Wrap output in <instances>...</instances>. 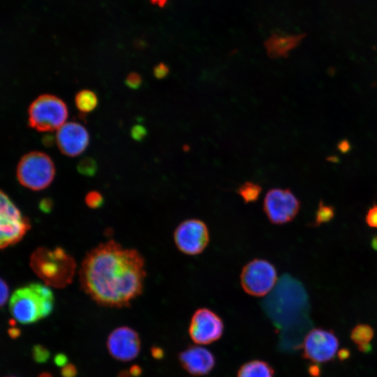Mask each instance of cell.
<instances>
[{
	"label": "cell",
	"mask_w": 377,
	"mask_h": 377,
	"mask_svg": "<svg viewBox=\"0 0 377 377\" xmlns=\"http://www.w3.org/2000/svg\"><path fill=\"white\" fill-rule=\"evenodd\" d=\"M0 303L1 306H3L7 302L9 296V287L3 279H1L0 281Z\"/></svg>",
	"instance_id": "cell-28"
},
{
	"label": "cell",
	"mask_w": 377,
	"mask_h": 377,
	"mask_svg": "<svg viewBox=\"0 0 377 377\" xmlns=\"http://www.w3.org/2000/svg\"><path fill=\"white\" fill-rule=\"evenodd\" d=\"M147 133L146 128L140 124L133 126L131 130V137L136 141L142 140L146 137Z\"/></svg>",
	"instance_id": "cell-26"
},
{
	"label": "cell",
	"mask_w": 377,
	"mask_h": 377,
	"mask_svg": "<svg viewBox=\"0 0 377 377\" xmlns=\"http://www.w3.org/2000/svg\"><path fill=\"white\" fill-rule=\"evenodd\" d=\"M374 337V330L367 324H357L351 330L350 339L362 353H368L371 350L370 344Z\"/></svg>",
	"instance_id": "cell-17"
},
{
	"label": "cell",
	"mask_w": 377,
	"mask_h": 377,
	"mask_svg": "<svg viewBox=\"0 0 377 377\" xmlns=\"http://www.w3.org/2000/svg\"><path fill=\"white\" fill-rule=\"evenodd\" d=\"M77 108L82 112L86 113L94 110L98 104L96 94L89 89H83L77 93L75 97Z\"/></svg>",
	"instance_id": "cell-19"
},
{
	"label": "cell",
	"mask_w": 377,
	"mask_h": 377,
	"mask_svg": "<svg viewBox=\"0 0 377 377\" xmlns=\"http://www.w3.org/2000/svg\"><path fill=\"white\" fill-rule=\"evenodd\" d=\"M55 168L46 154L34 151L24 155L17 166V178L23 186L34 191L47 188L52 182Z\"/></svg>",
	"instance_id": "cell-5"
},
{
	"label": "cell",
	"mask_w": 377,
	"mask_h": 377,
	"mask_svg": "<svg viewBox=\"0 0 377 377\" xmlns=\"http://www.w3.org/2000/svg\"><path fill=\"white\" fill-rule=\"evenodd\" d=\"M179 361L186 371L193 376L208 374L214 367L215 359L207 349L191 346L179 355Z\"/></svg>",
	"instance_id": "cell-15"
},
{
	"label": "cell",
	"mask_w": 377,
	"mask_h": 377,
	"mask_svg": "<svg viewBox=\"0 0 377 377\" xmlns=\"http://www.w3.org/2000/svg\"><path fill=\"white\" fill-rule=\"evenodd\" d=\"M0 203V247L3 249L18 243L30 229L31 224L2 191Z\"/></svg>",
	"instance_id": "cell-8"
},
{
	"label": "cell",
	"mask_w": 377,
	"mask_h": 377,
	"mask_svg": "<svg viewBox=\"0 0 377 377\" xmlns=\"http://www.w3.org/2000/svg\"><path fill=\"white\" fill-rule=\"evenodd\" d=\"M334 207L332 205L326 204L323 200H320L315 214V219L313 226H319L323 223H328L334 218Z\"/></svg>",
	"instance_id": "cell-21"
},
{
	"label": "cell",
	"mask_w": 377,
	"mask_h": 377,
	"mask_svg": "<svg viewBox=\"0 0 377 377\" xmlns=\"http://www.w3.org/2000/svg\"><path fill=\"white\" fill-rule=\"evenodd\" d=\"M300 209V200L289 188H272L264 197L263 211L272 224L283 225L292 221Z\"/></svg>",
	"instance_id": "cell-9"
},
{
	"label": "cell",
	"mask_w": 377,
	"mask_h": 377,
	"mask_svg": "<svg viewBox=\"0 0 377 377\" xmlns=\"http://www.w3.org/2000/svg\"><path fill=\"white\" fill-rule=\"evenodd\" d=\"M28 114L30 127L38 131H52L66 123L68 109L57 96L42 94L31 103Z\"/></svg>",
	"instance_id": "cell-6"
},
{
	"label": "cell",
	"mask_w": 377,
	"mask_h": 377,
	"mask_svg": "<svg viewBox=\"0 0 377 377\" xmlns=\"http://www.w3.org/2000/svg\"><path fill=\"white\" fill-rule=\"evenodd\" d=\"M54 295L46 285L31 283L15 290L9 301L15 320L31 324L49 316L53 310Z\"/></svg>",
	"instance_id": "cell-3"
},
{
	"label": "cell",
	"mask_w": 377,
	"mask_h": 377,
	"mask_svg": "<svg viewBox=\"0 0 377 377\" xmlns=\"http://www.w3.org/2000/svg\"><path fill=\"white\" fill-rule=\"evenodd\" d=\"M54 142L53 137L50 135H46L43 136V143L45 146L50 147L52 146Z\"/></svg>",
	"instance_id": "cell-32"
},
{
	"label": "cell",
	"mask_w": 377,
	"mask_h": 377,
	"mask_svg": "<svg viewBox=\"0 0 377 377\" xmlns=\"http://www.w3.org/2000/svg\"><path fill=\"white\" fill-rule=\"evenodd\" d=\"M85 202L90 208L96 209L103 204V198L98 191H90L85 197Z\"/></svg>",
	"instance_id": "cell-23"
},
{
	"label": "cell",
	"mask_w": 377,
	"mask_h": 377,
	"mask_svg": "<svg viewBox=\"0 0 377 377\" xmlns=\"http://www.w3.org/2000/svg\"><path fill=\"white\" fill-rule=\"evenodd\" d=\"M365 222L369 227L377 229V203H374L368 209L365 215Z\"/></svg>",
	"instance_id": "cell-24"
},
{
	"label": "cell",
	"mask_w": 377,
	"mask_h": 377,
	"mask_svg": "<svg viewBox=\"0 0 377 377\" xmlns=\"http://www.w3.org/2000/svg\"><path fill=\"white\" fill-rule=\"evenodd\" d=\"M77 168L84 176H94L97 170V163L94 158L85 157L78 163Z\"/></svg>",
	"instance_id": "cell-22"
},
{
	"label": "cell",
	"mask_w": 377,
	"mask_h": 377,
	"mask_svg": "<svg viewBox=\"0 0 377 377\" xmlns=\"http://www.w3.org/2000/svg\"><path fill=\"white\" fill-rule=\"evenodd\" d=\"M175 244L179 251L188 256L200 254L209 242V231L206 223L198 219L182 221L175 229Z\"/></svg>",
	"instance_id": "cell-10"
},
{
	"label": "cell",
	"mask_w": 377,
	"mask_h": 377,
	"mask_svg": "<svg viewBox=\"0 0 377 377\" xmlns=\"http://www.w3.org/2000/svg\"><path fill=\"white\" fill-rule=\"evenodd\" d=\"M339 148L341 151H347L349 149L348 142L346 141L341 142L339 146Z\"/></svg>",
	"instance_id": "cell-36"
},
{
	"label": "cell",
	"mask_w": 377,
	"mask_h": 377,
	"mask_svg": "<svg viewBox=\"0 0 377 377\" xmlns=\"http://www.w3.org/2000/svg\"><path fill=\"white\" fill-rule=\"evenodd\" d=\"M274 371L266 362L260 360L250 361L241 367L237 377H273Z\"/></svg>",
	"instance_id": "cell-18"
},
{
	"label": "cell",
	"mask_w": 377,
	"mask_h": 377,
	"mask_svg": "<svg viewBox=\"0 0 377 377\" xmlns=\"http://www.w3.org/2000/svg\"><path fill=\"white\" fill-rule=\"evenodd\" d=\"M30 267L46 286L61 288L71 283L76 264L73 258L61 247H40L31 256Z\"/></svg>",
	"instance_id": "cell-4"
},
{
	"label": "cell",
	"mask_w": 377,
	"mask_h": 377,
	"mask_svg": "<svg viewBox=\"0 0 377 377\" xmlns=\"http://www.w3.org/2000/svg\"><path fill=\"white\" fill-rule=\"evenodd\" d=\"M153 5L158 6L160 8H163L168 0H149Z\"/></svg>",
	"instance_id": "cell-35"
},
{
	"label": "cell",
	"mask_w": 377,
	"mask_h": 377,
	"mask_svg": "<svg viewBox=\"0 0 377 377\" xmlns=\"http://www.w3.org/2000/svg\"><path fill=\"white\" fill-rule=\"evenodd\" d=\"M56 363L59 365H63L66 362V357L63 355H59L55 359Z\"/></svg>",
	"instance_id": "cell-37"
},
{
	"label": "cell",
	"mask_w": 377,
	"mask_h": 377,
	"mask_svg": "<svg viewBox=\"0 0 377 377\" xmlns=\"http://www.w3.org/2000/svg\"><path fill=\"white\" fill-rule=\"evenodd\" d=\"M87 130L80 123L66 122L57 132L56 142L62 154L76 156L82 153L89 144Z\"/></svg>",
	"instance_id": "cell-13"
},
{
	"label": "cell",
	"mask_w": 377,
	"mask_h": 377,
	"mask_svg": "<svg viewBox=\"0 0 377 377\" xmlns=\"http://www.w3.org/2000/svg\"><path fill=\"white\" fill-rule=\"evenodd\" d=\"M261 192V186L252 182H244L237 190V194L245 203L256 202L260 197Z\"/></svg>",
	"instance_id": "cell-20"
},
{
	"label": "cell",
	"mask_w": 377,
	"mask_h": 377,
	"mask_svg": "<svg viewBox=\"0 0 377 377\" xmlns=\"http://www.w3.org/2000/svg\"><path fill=\"white\" fill-rule=\"evenodd\" d=\"M39 207L41 211H43L45 213H49L50 210L52 209V202L50 199L45 198L43 199L40 204Z\"/></svg>",
	"instance_id": "cell-29"
},
{
	"label": "cell",
	"mask_w": 377,
	"mask_h": 377,
	"mask_svg": "<svg viewBox=\"0 0 377 377\" xmlns=\"http://www.w3.org/2000/svg\"><path fill=\"white\" fill-rule=\"evenodd\" d=\"M223 331L221 318L207 308L197 309L193 313L189 326L192 340L199 344H208L219 339Z\"/></svg>",
	"instance_id": "cell-12"
},
{
	"label": "cell",
	"mask_w": 377,
	"mask_h": 377,
	"mask_svg": "<svg viewBox=\"0 0 377 377\" xmlns=\"http://www.w3.org/2000/svg\"><path fill=\"white\" fill-rule=\"evenodd\" d=\"M48 355L46 350L38 346V348H35V357L38 361H44L47 359Z\"/></svg>",
	"instance_id": "cell-30"
},
{
	"label": "cell",
	"mask_w": 377,
	"mask_h": 377,
	"mask_svg": "<svg viewBox=\"0 0 377 377\" xmlns=\"http://www.w3.org/2000/svg\"><path fill=\"white\" fill-rule=\"evenodd\" d=\"M261 306L280 333L311 330L308 293L303 283L290 274L280 276Z\"/></svg>",
	"instance_id": "cell-2"
},
{
	"label": "cell",
	"mask_w": 377,
	"mask_h": 377,
	"mask_svg": "<svg viewBox=\"0 0 377 377\" xmlns=\"http://www.w3.org/2000/svg\"><path fill=\"white\" fill-rule=\"evenodd\" d=\"M309 373L311 377H319L320 374V369L318 365H311L309 368Z\"/></svg>",
	"instance_id": "cell-31"
},
{
	"label": "cell",
	"mask_w": 377,
	"mask_h": 377,
	"mask_svg": "<svg viewBox=\"0 0 377 377\" xmlns=\"http://www.w3.org/2000/svg\"><path fill=\"white\" fill-rule=\"evenodd\" d=\"M371 246L374 250L377 251V235L374 236L371 239Z\"/></svg>",
	"instance_id": "cell-38"
},
{
	"label": "cell",
	"mask_w": 377,
	"mask_h": 377,
	"mask_svg": "<svg viewBox=\"0 0 377 377\" xmlns=\"http://www.w3.org/2000/svg\"><path fill=\"white\" fill-rule=\"evenodd\" d=\"M75 371L72 366H68L63 370V374L65 377H73Z\"/></svg>",
	"instance_id": "cell-34"
},
{
	"label": "cell",
	"mask_w": 377,
	"mask_h": 377,
	"mask_svg": "<svg viewBox=\"0 0 377 377\" xmlns=\"http://www.w3.org/2000/svg\"><path fill=\"white\" fill-rule=\"evenodd\" d=\"M339 343V339L332 331L323 328L311 329L302 344L303 356L314 363L330 362L338 353Z\"/></svg>",
	"instance_id": "cell-11"
},
{
	"label": "cell",
	"mask_w": 377,
	"mask_h": 377,
	"mask_svg": "<svg viewBox=\"0 0 377 377\" xmlns=\"http://www.w3.org/2000/svg\"><path fill=\"white\" fill-rule=\"evenodd\" d=\"M304 37L302 34H274L265 41L264 45L269 58H285L300 44Z\"/></svg>",
	"instance_id": "cell-16"
},
{
	"label": "cell",
	"mask_w": 377,
	"mask_h": 377,
	"mask_svg": "<svg viewBox=\"0 0 377 377\" xmlns=\"http://www.w3.org/2000/svg\"><path fill=\"white\" fill-rule=\"evenodd\" d=\"M79 276L81 287L96 302L123 307L142 292L145 259L137 250L110 240L86 255Z\"/></svg>",
	"instance_id": "cell-1"
},
{
	"label": "cell",
	"mask_w": 377,
	"mask_h": 377,
	"mask_svg": "<svg viewBox=\"0 0 377 377\" xmlns=\"http://www.w3.org/2000/svg\"><path fill=\"white\" fill-rule=\"evenodd\" d=\"M338 357L341 360H346L350 356V352L348 349L343 348L338 353Z\"/></svg>",
	"instance_id": "cell-33"
},
{
	"label": "cell",
	"mask_w": 377,
	"mask_h": 377,
	"mask_svg": "<svg viewBox=\"0 0 377 377\" xmlns=\"http://www.w3.org/2000/svg\"><path fill=\"white\" fill-rule=\"evenodd\" d=\"M278 281L274 265L269 261L256 258L242 269L240 284L244 292L255 297L267 295Z\"/></svg>",
	"instance_id": "cell-7"
},
{
	"label": "cell",
	"mask_w": 377,
	"mask_h": 377,
	"mask_svg": "<svg viewBox=\"0 0 377 377\" xmlns=\"http://www.w3.org/2000/svg\"><path fill=\"white\" fill-rule=\"evenodd\" d=\"M169 71V67L163 62L156 64L153 69L154 75L158 80L165 78L168 75Z\"/></svg>",
	"instance_id": "cell-27"
},
{
	"label": "cell",
	"mask_w": 377,
	"mask_h": 377,
	"mask_svg": "<svg viewBox=\"0 0 377 377\" xmlns=\"http://www.w3.org/2000/svg\"><path fill=\"white\" fill-rule=\"evenodd\" d=\"M140 347L138 334L127 327L115 329L108 339L110 354L119 360L129 361L135 358Z\"/></svg>",
	"instance_id": "cell-14"
},
{
	"label": "cell",
	"mask_w": 377,
	"mask_h": 377,
	"mask_svg": "<svg viewBox=\"0 0 377 377\" xmlns=\"http://www.w3.org/2000/svg\"><path fill=\"white\" fill-rule=\"evenodd\" d=\"M125 82L129 88L137 89L140 87L142 80L140 75L135 72H132L127 75Z\"/></svg>",
	"instance_id": "cell-25"
}]
</instances>
